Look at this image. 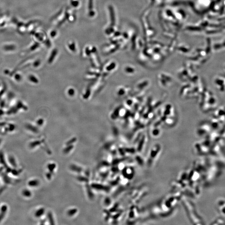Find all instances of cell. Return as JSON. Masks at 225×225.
<instances>
[{"label": "cell", "instance_id": "9", "mask_svg": "<svg viewBox=\"0 0 225 225\" xmlns=\"http://www.w3.org/2000/svg\"><path fill=\"white\" fill-rule=\"evenodd\" d=\"M1 139H0V145H1Z\"/></svg>", "mask_w": 225, "mask_h": 225}, {"label": "cell", "instance_id": "6", "mask_svg": "<svg viewBox=\"0 0 225 225\" xmlns=\"http://www.w3.org/2000/svg\"><path fill=\"white\" fill-rule=\"evenodd\" d=\"M68 93H69V95H70V96H72L73 94H74V90H73V89H70L68 91Z\"/></svg>", "mask_w": 225, "mask_h": 225}, {"label": "cell", "instance_id": "1", "mask_svg": "<svg viewBox=\"0 0 225 225\" xmlns=\"http://www.w3.org/2000/svg\"><path fill=\"white\" fill-rule=\"evenodd\" d=\"M21 195L25 198H29L32 196L31 191L27 188L24 189L21 191Z\"/></svg>", "mask_w": 225, "mask_h": 225}, {"label": "cell", "instance_id": "2", "mask_svg": "<svg viewBox=\"0 0 225 225\" xmlns=\"http://www.w3.org/2000/svg\"><path fill=\"white\" fill-rule=\"evenodd\" d=\"M28 185L30 187H35L39 185V181L37 180L31 179L28 181Z\"/></svg>", "mask_w": 225, "mask_h": 225}, {"label": "cell", "instance_id": "7", "mask_svg": "<svg viewBox=\"0 0 225 225\" xmlns=\"http://www.w3.org/2000/svg\"><path fill=\"white\" fill-rule=\"evenodd\" d=\"M70 48L72 50H74V49H75V46H74V44L70 45Z\"/></svg>", "mask_w": 225, "mask_h": 225}, {"label": "cell", "instance_id": "4", "mask_svg": "<svg viewBox=\"0 0 225 225\" xmlns=\"http://www.w3.org/2000/svg\"><path fill=\"white\" fill-rule=\"evenodd\" d=\"M56 53H57V51H56V50H55L53 51V53H52L51 54V56L50 58L49 61L50 63L52 62V61H53V59H54V58L55 57Z\"/></svg>", "mask_w": 225, "mask_h": 225}, {"label": "cell", "instance_id": "8", "mask_svg": "<svg viewBox=\"0 0 225 225\" xmlns=\"http://www.w3.org/2000/svg\"><path fill=\"white\" fill-rule=\"evenodd\" d=\"M78 3L76 2V1H74V2H73V3H72V5L73 6H78Z\"/></svg>", "mask_w": 225, "mask_h": 225}, {"label": "cell", "instance_id": "5", "mask_svg": "<svg viewBox=\"0 0 225 225\" xmlns=\"http://www.w3.org/2000/svg\"><path fill=\"white\" fill-rule=\"evenodd\" d=\"M92 7V0H89V9L91 10Z\"/></svg>", "mask_w": 225, "mask_h": 225}, {"label": "cell", "instance_id": "3", "mask_svg": "<svg viewBox=\"0 0 225 225\" xmlns=\"http://www.w3.org/2000/svg\"><path fill=\"white\" fill-rule=\"evenodd\" d=\"M44 213V209H40L36 211L35 214V216L36 217H39L42 216V214Z\"/></svg>", "mask_w": 225, "mask_h": 225}]
</instances>
